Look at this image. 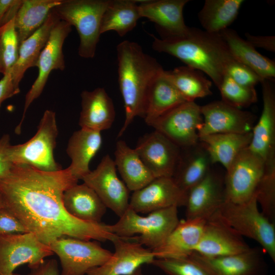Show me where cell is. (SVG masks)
<instances>
[{"instance_id": "cell-1", "label": "cell", "mask_w": 275, "mask_h": 275, "mask_svg": "<svg viewBox=\"0 0 275 275\" xmlns=\"http://www.w3.org/2000/svg\"><path fill=\"white\" fill-rule=\"evenodd\" d=\"M78 180L68 168L48 172L28 164H13L7 175L0 177V207L48 246L63 237L112 242L118 236L109 225L81 221L65 208L64 192Z\"/></svg>"}, {"instance_id": "cell-2", "label": "cell", "mask_w": 275, "mask_h": 275, "mask_svg": "<svg viewBox=\"0 0 275 275\" xmlns=\"http://www.w3.org/2000/svg\"><path fill=\"white\" fill-rule=\"evenodd\" d=\"M152 48L172 56L187 66L208 75L217 89L226 75L227 64L234 58L219 34L190 28L184 35L158 38L153 35Z\"/></svg>"}, {"instance_id": "cell-3", "label": "cell", "mask_w": 275, "mask_h": 275, "mask_svg": "<svg viewBox=\"0 0 275 275\" xmlns=\"http://www.w3.org/2000/svg\"><path fill=\"white\" fill-rule=\"evenodd\" d=\"M118 82L124 109L125 120L118 138L134 118L143 117L148 89L163 71L157 60L145 53L137 43L125 40L117 46Z\"/></svg>"}, {"instance_id": "cell-4", "label": "cell", "mask_w": 275, "mask_h": 275, "mask_svg": "<svg viewBox=\"0 0 275 275\" xmlns=\"http://www.w3.org/2000/svg\"><path fill=\"white\" fill-rule=\"evenodd\" d=\"M179 222L177 206L154 211L146 216L128 207L119 221L109 228L117 236L152 251L165 241Z\"/></svg>"}, {"instance_id": "cell-5", "label": "cell", "mask_w": 275, "mask_h": 275, "mask_svg": "<svg viewBox=\"0 0 275 275\" xmlns=\"http://www.w3.org/2000/svg\"><path fill=\"white\" fill-rule=\"evenodd\" d=\"M242 237L257 242L275 261V226L259 209L256 197L241 203L226 201L214 214Z\"/></svg>"}, {"instance_id": "cell-6", "label": "cell", "mask_w": 275, "mask_h": 275, "mask_svg": "<svg viewBox=\"0 0 275 275\" xmlns=\"http://www.w3.org/2000/svg\"><path fill=\"white\" fill-rule=\"evenodd\" d=\"M108 0H64L53 10L61 20L77 30L79 38L78 54L92 59L99 40L101 23Z\"/></svg>"}, {"instance_id": "cell-7", "label": "cell", "mask_w": 275, "mask_h": 275, "mask_svg": "<svg viewBox=\"0 0 275 275\" xmlns=\"http://www.w3.org/2000/svg\"><path fill=\"white\" fill-rule=\"evenodd\" d=\"M58 133L56 113L46 110L32 138L23 144L10 146V161L13 164H28L44 172L61 170L53 156Z\"/></svg>"}, {"instance_id": "cell-8", "label": "cell", "mask_w": 275, "mask_h": 275, "mask_svg": "<svg viewBox=\"0 0 275 275\" xmlns=\"http://www.w3.org/2000/svg\"><path fill=\"white\" fill-rule=\"evenodd\" d=\"M49 247L60 259L61 275H86L106 262L113 254L96 241L70 237L60 238Z\"/></svg>"}, {"instance_id": "cell-9", "label": "cell", "mask_w": 275, "mask_h": 275, "mask_svg": "<svg viewBox=\"0 0 275 275\" xmlns=\"http://www.w3.org/2000/svg\"><path fill=\"white\" fill-rule=\"evenodd\" d=\"M265 162L248 147L226 170L225 201L241 203L251 199L265 171Z\"/></svg>"}, {"instance_id": "cell-10", "label": "cell", "mask_w": 275, "mask_h": 275, "mask_svg": "<svg viewBox=\"0 0 275 275\" xmlns=\"http://www.w3.org/2000/svg\"><path fill=\"white\" fill-rule=\"evenodd\" d=\"M53 254L32 233L0 234V275H13L24 264L30 269L35 268Z\"/></svg>"}, {"instance_id": "cell-11", "label": "cell", "mask_w": 275, "mask_h": 275, "mask_svg": "<svg viewBox=\"0 0 275 275\" xmlns=\"http://www.w3.org/2000/svg\"><path fill=\"white\" fill-rule=\"evenodd\" d=\"M71 27L67 22L60 20L52 29L36 63L35 67L38 69V74L25 95L22 118L15 128L16 133L21 132L25 114L32 102L42 93L51 71L64 70L65 62L63 46L66 38L71 32Z\"/></svg>"}, {"instance_id": "cell-12", "label": "cell", "mask_w": 275, "mask_h": 275, "mask_svg": "<svg viewBox=\"0 0 275 275\" xmlns=\"http://www.w3.org/2000/svg\"><path fill=\"white\" fill-rule=\"evenodd\" d=\"M203 121L201 106L195 101H185L158 118L149 126L182 148L199 142V131Z\"/></svg>"}, {"instance_id": "cell-13", "label": "cell", "mask_w": 275, "mask_h": 275, "mask_svg": "<svg viewBox=\"0 0 275 275\" xmlns=\"http://www.w3.org/2000/svg\"><path fill=\"white\" fill-rule=\"evenodd\" d=\"M114 160L106 154L82 180L97 194L107 208L119 217L129 207V189L117 176Z\"/></svg>"}, {"instance_id": "cell-14", "label": "cell", "mask_w": 275, "mask_h": 275, "mask_svg": "<svg viewBox=\"0 0 275 275\" xmlns=\"http://www.w3.org/2000/svg\"><path fill=\"white\" fill-rule=\"evenodd\" d=\"M203 123L199 136L216 133L252 132L257 117L253 113L231 106L222 100L201 106Z\"/></svg>"}, {"instance_id": "cell-15", "label": "cell", "mask_w": 275, "mask_h": 275, "mask_svg": "<svg viewBox=\"0 0 275 275\" xmlns=\"http://www.w3.org/2000/svg\"><path fill=\"white\" fill-rule=\"evenodd\" d=\"M135 150L155 178L172 177L178 163L181 148L154 130L139 139Z\"/></svg>"}, {"instance_id": "cell-16", "label": "cell", "mask_w": 275, "mask_h": 275, "mask_svg": "<svg viewBox=\"0 0 275 275\" xmlns=\"http://www.w3.org/2000/svg\"><path fill=\"white\" fill-rule=\"evenodd\" d=\"M187 196L172 177H161L133 191L129 207L138 213H149L172 206H185Z\"/></svg>"}, {"instance_id": "cell-17", "label": "cell", "mask_w": 275, "mask_h": 275, "mask_svg": "<svg viewBox=\"0 0 275 275\" xmlns=\"http://www.w3.org/2000/svg\"><path fill=\"white\" fill-rule=\"evenodd\" d=\"M263 109L252 131L248 148L264 161L265 167H275V91L273 82L263 79Z\"/></svg>"}, {"instance_id": "cell-18", "label": "cell", "mask_w": 275, "mask_h": 275, "mask_svg": "<svg viewBox=\"0 0 275 275\" xmlns=\"http://www.w3.org/2000/svg\"><path fill=\"white\" fill-rule=\"evenodd\" d=\"M250 248L242 236L214 214L206 221L194 252L206 257H219L241 253Z\"/></svg>"}, {"instance_id": "cell-19", "label": "cell", "mask_w": 275, "mask_h": 275, "mask_svg": "<svg viewBox=\"0 0 275 275\" xmlns=\"http://www.w3.org/2000/svg\"><path fill=\"white\" fill-rule=\"evenodd\" d=\"M224 201V177L211 169L188 192L186 219L207 221L217 211Z\"/></svg>"}, {"instance_id": "cell-20", "label": "cell", "mask_w": 275, "mask_h": 275, "mask_svg": "<svg viewBox=\"0 0 275 275\" xmlns=\"http://www.w3.org/2000/svg\"><path fill=\"white\" fill-rule=\"evenodd\" d=\"M112 242L115 252L102 265L89 270L86 275H131L155 259L152 250L141 244L117 237Z\"/></svg>"}, {"instance_id": "cell-21", "label": "cell", "mask_w": 275, "mask_h": 275, "mask_svg": "<svg viewBox=\"0 0 275 275\" xmlns=\"http://www.w3.org/2000/svg\"><path fill=\"white\" fill-rule=\"evenodd\" d=\"M188 0L139 1L141 17L155 23L161 38L181 36L189 27L184 22L183 9Z\"/></svg>"}, {"instance_id": "cell-22", "label": "cell", "mask_w": 275, "mask_h": 275, "mask_svg": "<svg viewBox=\"0 0 275 275\" xmlns=\"http://www.w3.org/2000/svg\"><path fill=\"white\" fill-rule=\"evenodd\" d=\"M189 257L211 275H262L264 268L261 251L256 248L219 257H206L193 252Z\"/></svg>"}, {"instance_id": "cell-23", "label": "cell", "mask_w": 275, "mask_h": 275, "mask_svg": "<svg viewBox=\"0 0 275 275\" xmlns=\"http://www.w3.org/2000/svg\"><path fill=\"white\" fill-rule=\"evenodd\" d=\"M206 221L201 218L180 221L165 241L152 250L155 258L189 257L199 242Z\"/></svg>"}, {"instance_id": "cell-24", "label": "cell", "mask_w": 275, "mask_h": 275, "mask_svg": "<svg viewBox=\"0 0 275 275\" xmlns=\"http://www.w3.org/2000/svg\"><path fill=\"white\" fill-rule=\"evenodd\" d=\"M81 110L78 124L80 128L99 132L109 129L115 119L112 99L103 88L84 90L80 94Z\"/></svg>"}, {"instance_id": "cell-25", "label": "cell", "mask_w": 275, "mask_h": 275, "mask_svg": "<svg viewBox=\"0 0 275 275\" xmlns=\"http://www.w3.org/2000/svg\"><path fill=\"white\" fill-rule=\"evenodd\" d=\"M210 156L199 141L181 148L179 160L172 177L177 185L187 194L212 169Z\"/></svg>"}, {"instance_id": "cell-26", "label": "cell", "mask_w": 275, "mask_h": 275, "mask_svg": "<svg viewBox=\"0 0 275 275\" xmlns=\"http://www.w3.org/2000/svg\"><path fill=\"white\" fill-rule=\"evenodd\" d=\"M60 20L53 9L42 25L20 44L17 60L11 72L13 84L17 89L20 90L19 84L26 71L36 66L52 29Z\"/></svg>"}, {"instance_id": "cell-27", "label": "cell", "mask_w": 275, "mask_h": 275, "mask_svg": "<svg viewBox=\"0 0 275 275\" xmlns=\"http://www.w3.org/2000/svg\"><path fill=\"white\" fill-rule=\"evenodd\" d=\"M102 143L100 132L80 128L73 133L68 140L66 153L71 159L68 168L77 179L81 180L91 171L90 163Z\"/></svg>"}, {"instance_id": "cell-28", "label": "cell", "mask_w": 275, "mask_h": 275, "mask_svg": "<svg viewBox=\"0 0 275 275\" xmlns=\"http://www.w3.org/2000/svg\"><path fill=\"white\" fill-rule=\"evenodd\" d=\"M235 59L254 70L263 79L274 82L275 62L258 52L234 30L227 28L219 33Z\"/></svg>"}, {"instance_id": "cell-29", "label": "cell", "mask_w": 275, "mask_h": 275, "mask_svg": "<svg viewBox=\"0 0 275 275\" xmlns=\"http://www.w3.org/2000/svg\"><path fill=\"white\" fill-rule=\"evenodd\" d=\"M63 202L69 214L85 222L100 223L107 208L96 192L85 183L66 190Z\"/></svg>"}, {"instance_id": "cell-30", "label": "cell", "mask_w": 275, "mask_h": 275, "mask_svg": "<svg viewBox=\"0 0 275 275\" xmlns=\"http://www.w3.org/2000/svg\"><path fill=\"white\" fill-rule=\"evenodd\" d=\"M114 162L129 191H135L155 179L134 149L120 140L116 143Z\"/></svg>"}, {"instance_id": "cell-31", "label": "cell", "mask_w": 275, "mask_h": 275, "mask_svg": "<svg viewBox=\"0 0 275 275\" xmlns=\"http://www.w3.org/2000/svg\"><path fill=\"white\" fill-rule=\"evenodd\" d=\"M252 138V132L216 133L201 136L199 141L208 152L212 163H220L226 170L239 153L249 146Z\"/></svg>"}, {"instance_id": "cell-32", "label": "cell", "mask_w": 275, "mask_h": 275, "mask_svg": "<svg viewBox=\"0 0 275 275\" xmlns=\"http://www.w3.org/2000/svg\"><path fill=\"white\" fill-rule=\"evenodd\" d=\"M163 71L152 82L147 94L143 118L148 125L167 112L186 101L164 76Z\"/></svg>"}, {"instance_id": "cell-33", "label": "cell", "mask_w": 275, "mask_h": 275, "mask_svg": "<svg viewBox=\"0 0 275 275\" xmlns=\"http://www.w3.org/2000/svg\"><path fill=\"white\" fill-rule=\"evenodd\" d=\"M64 0H22L15 17L20 44L39 29L51 11Z\"/></svg>"}, {"instance_id": "cell-34", "label": "cell", "mask_w": 275, "mask_h": 275, "mask_svg": "<svg viewBox=\"0 0 275 275\" xmlns=\"http://www.w3.org/2000/svg\"><path fill=\"white\" fill-rule=\"evenodd\" d=\"M163 74L186 101H195L212 94V82L198 70L182 66L171 70H164Z\"/></svg>"}, {"instance_id": "cell-35", "label": "cell", "mask_w": 275, "mask_h": 275, "mask_svg": "<svg viewBox=\"0 0 275 275\" xmlns=\"http://www.w3.org/2000/svg\"><path fill=\"white\" fill-rule=\"evenodd\" d=\"M243 0H205L198 14L204 31L219 34L236 19Z\"/></svg>"}, {"instance_id": "cell-36", "label": "cell", "mask_w": 275, "mask_h": 275, "mask_svg": "<svg viewBox=\"0 0 275 275\" xmlns=\"http://www.w3.org/2000/svg\"><path fill=\"white\" fill-rule=\"evenodd\" d=\"M140 18L139 1L109 0L102 18L101 34L114 31L123 37L135 27Z\"/></svg>"}, {"instance_id": "cell-37", "label": "cell", "mask_w": 275, "mask_h": 275, "mask_svg": "<svg viewBox=\"0 0 275 275\" xmlns=\"http://www.w3.org/2000/svg\"><path fill=\"white\" fill-rule=\"evenodd\" d=\"M218 89L222 101L240 109L248 107L258 100L257 91L254 87L239 85L226 74Z\"/></svg>"}, {"instance_id": "cell-38", "label": "cell", "mask_w": 275, "mask_h": 275, "mask_svg": "<svg viewBox=\"0 0 275 275\" xmlns=\"http://www.w3.org/2000/svg\"><path fill=\"white\" fill-rule=\"evenodd\" d=\"M15 17L0 28V63L3 75L12 72L18 58L19 44Z\"/></svg>"}, {"instance_id": "cell-39", "label": "cell", "mask_w": 275, "mask_h": 275, "mask_svg": "<svg viewBox=\"0 0 275 275\" xmlns=\"http://www.w3.org/2000/svg\"><path fill=\"white\" fill-rule=\"evenodd\" d=\"M254 196L261 212L271 222L275 218V167L267 168L261 177Z\"/></svg>"}, {"instance_id": "cell-40", "label": "cell", "mask_w": 275, "mask_h": 275, "mask_svg": "<svg viewBox=\"0 0 275 275\" xmlns=\"http://www.w3.org/2000/svg\"><path fill=\"white\" fill-rule=\"evenodd\" d=\"M168 275H211L189 257L155 258L152 264Z\"/></svg>"}, {"instance_id": "cell-41", "label": "cell", "mask_w": 275, "mask_h": 275, "mask_svg": "<svg viewBox=\"0 0 275 275\" xmlns=\"http://www.w3.org/2000/svg\"><path fill=\"white\" fill-rule=\"evenodd\" d=\"M226 74L237 84L254 87L263 80L254 70L234 59L227 65Z\"/></svg>"}, {"instance_id": "cell-42", "label": "cell", "mask_w": 275, "mask_h": 275, "mask_svg": "<svg viewBox=\"0 0 275 275\" xmlns=\"http://www.w3.org/2000/svg\"><path fill=\"white\" fill-rule=\"evenodd\" d=\"M28 233L21 222L6 209L0 207V234Z\"/></svg>"}, {"instance_id": "cell-43", "label": "cell", "mask_w": 275, "mask_h": 275, "mask_svg": "<svg viewBox=\"0 0 275 275\" xmlns=\"http://www.w3.org/2000/svg\"><path fill=\"white\" fill-rule=\"evenodd\" d=\"M22 0H0V28L13 19Z\"/></svg>"}, {"instance_id": "cell-44", "label": "cell", "mask_w": 275, "mask_h": 275, "mask_svg": "<svg viewBox=\"0 0 275 275\" xmlns=\"http://www.w3.org/2000/svg\"><path fill=\"white\" fill-rule=\"evenodd\" d=\"M11 138L8 134H5L0 138V177L7 175L11 171L13 164L8 155V150Z\"/></svg>"}, {"instance_id": "cell-45", "label": "cell", "mask_w": 275, "mask_h": 275, "mask_svg": "<svg viewBox=\"0 0 275 275\" xmlns=\"http://www.w3.org/2000/svg\"><path fill=\"white\" fill-rule=\"evenodd\" d=\"M246 40L253 47L260 48L272 52H275V36L273 35H253L245 34Z\"/></svg>"}, {"instance_id": "cell-46", "label": "cell", "mask_w": 275, "mask_h": 275, "mask_svg": "<svg viewBox=\"0 0 275 275\" xmlns=\"http://www.w3.org/2000/svg\"><path fill=\"white\" fill-rule=\"evenodd\" d=\"M3 75L0 80V108L5 100L18 94L20 91L13 84L11 72Z\"/></svg>"}, {"instance_id": "cell-47", "label": "cell", "mask_w": 275, "mask_h": 275, "mask_svg": "<svg viewBox=\"0 0 275 275\" xmlns=\"http://www.w3.org/2000/svg\"><path fill=\"white\" fill-rule=\"evenodd\" d=\"M13 275H20L14 273ZM27 275H60L58 262L52 259L44 260L38 266L31 269Z\"/></svg>"}, {"instance_id": "cell-48", "label": "cell", "mask_w": 275, "mask_h": 275, "mask_svg": "<svg viewBox=\"0 0 275 275\" xmlns=\"http://www.w3.org/2000/svg\"><path fill=\"white\" fill-rule=\"evenodd\" d=\"M131 275H144L142 271L141 267L137 269Z\"/></svg>"}, {"instance_id": "cell-49", "label": "cell", "mask_w": 275, "mask_h": 275, "mask_svg": "<svg viewBox=\"0 0 275 275\" xmlns=\"http://www.w3.org/2000/svg\"><path fill=\"white\" fill-rule=\"evenodd\" d=\"M0 73H2V67L0 63Z\"/></svg>"}]
</instances>
